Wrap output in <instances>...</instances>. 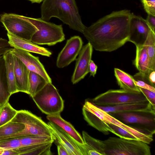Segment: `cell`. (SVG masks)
Here are the masks:
<instances>
[{"label":"cell","instance_id":"cell-1","mask_svg":"<svg viewBox=\"0 0 155 155\" xmlns=\"http://www.w3.org/2000/svg\"><path fill=\"white\" fill-rule=\"evenodd\" d=\"M132 13L126 9L113 12L86 27L82 33L95 50H116L128 41Z\"/></svg>","mask_w":155,"mask_h":155},{"label":"cell","instance_id":"cell-2","mask_svg":"<svg viewBox=\"0 0 155 155\" xmlns=\"http://www.w3.org/2000/svg\"><path fill=\"white\" fill-rule=\"evenodd\" d=\"M41 18L47 21L57 18L73 30L83 33V23L75 0H43L41 6Z\"/></svg>","mask_w":155,"mask_h":155},{"label":"cell","instance_id":"cell-3","mask_svg":"<svg viewBox=\"0 0 155 155\" xmlns=\"http://www.w3.org/2000/svg\"><path fill=\"white\" fill-rule=\"evenodd\" d=\"M34 25L38 29L31 41L37 45H54L65 40L61 25H56L45 21L41 18H34L21 15Z\"/></svg>","mask_w":155,"mask_h":155},{"label":"cell","instance_id":"cell-4","mask_svg":"<svg viewBox=\"0 0 155 155\" xmlns=\"http://www.w3.org/2000/svg\"><path fill=\"white\" fill-rule=\"evenodd\" d=\"M125 124L153 136L155 133V109L108 113Z\"/></svg>","mask_w":155,"mask_h":155},{"label":"cell","instance_id":"cell-5","mask_svg":"<svg viewBox=\"0 0 155 155\" xmlns=\"http://www.w3.org/2000/svg\"><path fill=\"white\" fill-rule=\"evenodd\" d=\"M105 155H151L148 144L137 140L110 137L103 140Z\"/></svg>","mask_w":155,"mask_h":155},{"label":"cell","instance_id":"cell-6","mask_svg":"<svg viewBox=\"0 0 155 155\" xmlns=\"http://www.w3.org/2000/svg\"><path fill=\"white\" fill-rule=\"evenodd\" d=\"M11 121L23 124L25 125V128L23 131L10 138L38 136L52 137L55 140L48 124L45 122L40 117L28 110H18L16 114Z\"/></svg>","mask_w":155,"mask_h":155},{"label":"cell","instance_id":"cell-7","mask_svg":"<svg viewBox=\"0 0 155 155\" xmlns=\"http://www.w3.org/2000/svg\"><path fill=\"white\" fill-rule=\"evenodd\" d=\"M32 98L39 110L47 115L60 113L63 110L64 101L51 83H47Z\"/></svg>","mask_w":155,"mask_h":155},{"label":"cell","instance_id":"cell-8","mask_svg":"<svg viewBox=\"0 0 155 155\" xmlns=\"http://www.w3.org/2000/svg\"><path fill=\"white\" fill-rule=\"evenodd\" d=\"M147 101L141 92H131L121 89L109 90L98 95L91 101L97 106H107Z\"/></svg>","mask_w":155,"mask_h":155},{"label":"cell","instance_id":"cell-9","mask_svg":"<svg viewBox=\"0 0 155 155\" xmlns=\"http://www.w3.org/2000/svg\"><path fill=\"white\" fill-rule=\"evenodd\" d=\"M0 22L7 32L29 41H31L33 35L38 30L29 21L15 14L0 15Z\"/></svg>","mask_w":155,"mask_h":155},{"label":"cell","instance_id":"cell-10","mask_svg":"<svg viewBox=\"0 0 155 155\" xmlns=\"http://www.w3.org/2000/svg\"><path fill=\"white\" fill-rule=\"evenodd\" d=\"M83 107L94 114L102 121L111 123L129 132L137 139L148 144L153 140V136L125 124L98 107L91 101L86 100Z\"/></svg>","mask_w":155,"mask_h":155},{"label":"cell","instance_id":"cell-11","mask_svg":"<svg viewBox=\"0 0 155 155\" xmlns=\"http://www.w3.org/2000/svg\"><path fill=\"white\" fill-rule=\"evenodd\" d=\"M80 37L74 36L67 40L65 45L58 54L56 66L59 68L66 67L76 59L82 47Z\"/></svg>","mask_w":155,"mask_h":155},{"label":"cell","instance_id":"cell-12","mask_svg":"<svg viewBox=\"0 0 155 155\" xmlns=\"http://www.w3.org/2000/svg\"><path fill=\"white\" fill-rule=\"evenodd\" d=\"M150 29L146 19L132 13L128 41L134 43L136 46L143 45Z\"/></svg>","mask_w":155,"mask_h":155},{"label":"cell","instance_id":"cell-13","mask_svg":"<svg viewBox=\"0 0 155 155\" xmlns=\"http://www.w3.org/2000/svg\"><path fill=\"white\" fill-rule=\"evenodd\" d=\"M93 48L89 42L82 47L76 59L71 81L75 84L84 79L89 72L88 68L91 60Z\"/></svg>","mask_w":155,"mask_h":155},{"label":"cell","instance_id":"cell-14","mask_svg":"<svg viewBox=\"0 0 155 155\" xmlns=\"http://www.w3.org/2000/svg\"><path fill=\"white\" fill-rule=\"evenodd\" d=\"M11 51L12 54L19 58L30 71L40 74L48 83H52L51 78L38 57L34 56L27 51L17 48H12Z\"/></svg>","mask_w":155,"mask_h":155},{"label":"cell","instance_id":"cell-15","mask_svg":"<svg viewBox=\"0 0 155 155\" xmlns=\"http://www.w3.org/2000/svg\"><path fill=\"white\" fill-rule=\"evenodd\" d=\"M57 145L61 146L67 151L69 155H82L76 143L69 135L58 125L51 122L48 123Z\"/></svg>","mask_w":155,"mask_h":155},{"label":"cell","instance_id":"cell-16","mask_svg":"<svg viewBox=\"0 0 155 155\" xmlns=\"http://www.w3.org/2000/svg\"><path fill=\"white\" fill-rule=\"evenodd\" d=\"M7 36L11 47L48 57L52 54L51 52L47 48L40 47L31 41L21 39L8 32Z\"/></svg>","mask_w":155,"mask_h":155},{"label":"cell","instance_id":"cell-17","mask_svg":"<svg viewBox=\"0 0 155 155\" xmlns=\"http://www.w3.org/2000/svg\"><path fill=\"white\" fill-rule=\"evenodd\" d=\"M14 70L16 85L18 92L28 94L30 71L24 63L14 55Z\"/></svg>","mask_w":155,"mask_h":155},{"label":"cell","instance_id":"cell-18","mask_svg":"<svg viewBox=\"0 0 155 155\" xmlns=\"http://www.w3.org/2000/svg\"><path fill=\"white\" fill-rule=\"evenodd\" d=\"M97 106L108 113L143 111L155 109L153 107L148 101L145 102L124 104L113 106Z\"/></svg>","mask_w":155,"mask_h":155},{"label":"cell","instance_id":"cell-19","mask_svg":"<svg viewBox=\"0 0 155 155\" xmlns=\"http://www.w3.org/2000/svg\"><path fill=\"white\" fill-rule=\"evenodd\" d=\"M46 118L49 121L62 128L77 142L81 144L84 143L82 137L80 134L70 122L61 117L60 113L47 115Z\"/></svg>","mask_w":155,"mask_h":155},{"label":"cell","instance_id":"cell-20","mask_svg":"<svg viewBox=\"0 0 155 155\" xmlns=\"http://www.w3.org/2000/svg\"><path fill=\"white\" fill-rule=\"evenodd\" d=\"M11 48L5 53L3 56L5 62L8 90L12 95L18 91L15 82L13 56Z\"/></svg>","mask_w":155,"mask_h":155},{"label":"cell","instance_id":"cell-21","mask_svg":"<svg viewBox=\"0 0 155 155\" xmlns=\"http://www.w3.org/2000/svg\"><path fill=\"white\" fill-rule=\"evenodd\" d=\"M53 142L22 146L13 149L19 155H51Z\"/></svg>","mask_w":155,"mask_h":155},{"label":"cell","instance_id":"cell-22","mask_svg":"<svg viewBox=\"0 0 155 155\" xmlns=\"http://www.w3.org/2000/svg\"><path fill=\"white\" fill-rule=\"evenodd\" d=\"M114 73L117 83L122 89L131 92H141L133 76L117 68H114Z\"/></svg>","mask_w":155,"mask_h":155},{"label":"cell","instance_id":"cell-23","mask_svg":"<svg viewBox=\"0 0 155 155\" xmlns=\"http://www.w3.org/2000/svg\"><path fill=\"white\" fill-rule=\"evenodd\" d=\"M11 95L8 90L5 60L2 56L0 57V107L8 102Z\"/></svg>","mask_w":155,"mask_h":155},{"label":"cell","instance_id":"cell-24","mask_svg":"<svg viewBox=\"0 0 155 155\" xmlns=\"http://www.w3.org/2000/svg\"><path fill=\"white\" fill-rule=\"evenodd\" d=\"M136 55L134 64L139 72L147 76L150 72L149 60L146 49L143 45L137 46Z\"/></svg>","mask_w":155,"mask_h":155},{"label":"cell","instance_id":"cell-25","mask_svg":"<svg viewBox=\"0 0 155 155\" xmlns=\"http://www.w3.org/2000/svg\"><path fill=\"white\" fill-rule=\"evenodd\" d=\"M143 45L148 56L149 71H155V32L151 29Z\"/></svg>","mask_w":155,"mask_h":155},{"label":"cell","instance_id":"cell-26","mask_svg":"<svg viewBox=\"0 0 155 155\" xmlns=\"http://www.w3.org/2000/svg\"><path fill=\"white\" fill-rule=\"evenodd\" d=\"M48 82L40 74L30 71L29 76L28 94L31 97L42 89Z\"/></svg>","mask_w":155,"mask_h":155},{"label":"cell","instance_id":"cell-27","mask_svg":"<svg viewBox=\"0 0 155 155\" xmlns=\"http://www.w3.org/2000/svg\"><path fill=\"white\" fill-rule=\"evenodd\" d=\"M25 125L12 121L0 126V140L10 138L12 136L23 131Z\"/></svg>","mask_w":155,"mask_h":155},{"label":"cell","instance_id":"cell-28","mask_svg":"<svg viewBox=\"0 0 155 155\" xmlns=\"http://www.w3.org/2000/svg\"><path fill=\"white\" fill-rule=\"evenodd\" d=\"M8 102L0 107V126L11 121L17 112Z\"/></svg>","mask_w":155,"mask_h":155},{"label":"cell","instance_id":"cell-29","mask_svg":"<svg viewBox=\"0 0 155 155\" xmlns=\"http://www.w3.org/2000/svg\"><path fill=\"white\" fill-rule=\"evenodd\" d=\"M82 135L84 143L89 145L101 155H105L104 145L103 141L92 137L84 131L82 132Z\"/></svg>","mask_w":155,"mask_h":155},{"label":"cell","instance_id":"cell-30","mask_svg":"<svg viewBox=\"0 0 155 155\" xmlns=\"http://www.w3.org/2000/svg\"><path fill=\"white\" fill-rule=\"evenodd\" d=\"M104 122L106 124L107 130L109 132L115 134L120 138L128 140H138L134 135L125 130L111 123Z\"/></svg>","mask_w":155,"mask_h":155},{"label":"cell","instance_id":"cell-31","mask_svg":"<svg viewBox=\"0 0 155 155\" xmlns=\"http://www.w3.org/2000/svg\"><path fill=\"white\" fill-rule=\"evenodd\" d=\"M21 146L18 138H10L0 140V148L3 149H14Z\"/></svg>","mask_w":155,"mask_h":155},{"label":"cell","instance_id":"cell-32","mask_svg":"<svg viewBox=\"0 0 155 155\" xmlns=\"http://www.w3.org/2000/svg\"><path fill=\"white\" fill-rule=\"evenodd\" d=\"M76 142L82 155H101L100 153L87 143H84L83 144H81Z\"/></svg>","mask_w":155,"mask_h":155},{"label":"cell","instance_id":"cell-33","mask_svg":"<svg viewBox=\"0 0 155 155\" xmlns=\"http://www.w3.org/2000/svg\"><path fill=\"white\" fill-rule=\"evenodd\" d=\"M148 15L155 16V0H141Z\"/></svg>","mask_w":155,"mask_h":155},{"label":"cell","instance_id":"cell-34","mask_svg":"<svg viewBox=\"0 0 155 155\" xmlns=\"http://www.w3.org/2000/svg\"><path fill=\"white\" fill-rule=\"evenodd\" d=\"M139 88L147 101L155 108V91L142 88Z\"/></svg>","mask_w":155,"mask_h":155},{"label":"cell","instance_id":"cell-35","mask_svg":"<svg viewBox=\"0 0 155 155\" xmlns=\"http://www.w3.org/2000/svg\"><path fill=\"white\" fill-rule=\"evenodd\" d=\"M146 20L151 29L155 32V16L148 15Z\"/></svg>","mask_w":155,"mask_h":155},{"label":"cell","instance_id":"cell-36","mask_svg":"<svg viewBox=\"0 0 155 155\" xmlns=\"http://www.w3.org/2000/svg\"><path fill=\"white\" fill-rule=\"evenodd\" d=\"M97 66L93 60H91L89 62L88 68L89 72L90 73L91 76L93 77L95 76L97 72Z\"/></svg>","mask_w":155,"mask_h":155},{"label":"cell","instance_id":"cell-37","mask_svg":"<svg viewBox=\"0 0 155 155\" xmlns=\"http://www.w3.org/2000/svg\"><path fill=\"white\" fill-rule=\"evenodd\" d=\"M146 77L150 84L155 87V71L150 72Z\"/></svg>","mask_w":155,"mask_h":155},{"label":"cell","instance_id":"cell-38","mask_svg":"<svg viewBox=\"0 0 155 155\" xmlns=\"http://www.w3.org/2000/svg\"><path fill=\"white\" fill-rule=\"evenodd\" d=\"M57 150L59 155H69L66 150L60 145H57Z\"/></svg>","mask_w":155,"mask_h":155},{"label":"cell","instance_id":"cell-39","mask_svg":"<svg viewBox=\"0 0 155 155\" xmlns=\"http://www.w3.org/2000/svg\"><path fill=\"white\" fill-rule=\"evenodd\" d=\"M18 155V153L13 149H4L2 155Z\"/></svg>","mask_w":155,"mask_h":155},{"label":"cell","instance_id":"cell-40","mask_svg":"<svg viewBox=\"0 0 155 155\" xmlns=\"http://www.w3.org/2000/svg\"><path fill=\"white\" fill-rule=\"evenodd\" d=\"M8 47H11L8 43V41L6 39L0 38V48Z\"/></svg>","mask_w":155,"mask_h":155},{"label":"cell","instance_id":"cell-41","mask_svg":"<svg viewBox=\"0 0 155 155\" xmlns=\"http://www.w3.org/2000/svg\"><path fill=\"white\" fill-rule=\"evenodd\" d=\"M30 1L32 3H40L42 2L43 0H28Z\"/></svg>","mask_w":155,"mask_h":155},{"label":"cell","instance_id":"cell-42","mask_svg":"<svg viewBox=\"0 0 155 155\" xmlns=\"http://www.w3.org/2000/svg\"><path fill=\"white\" fill-rule=\"evenodd\" d=\"M4 150L3 149L0 148V155H2Z\"/></svg>","mask_w":155,"mask_h":155}]
</instances>
